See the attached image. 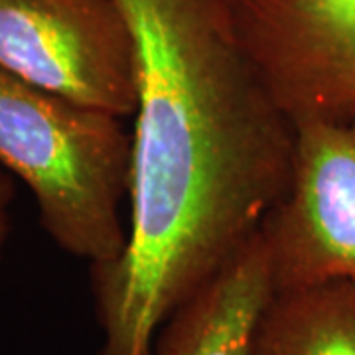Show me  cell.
<instances>
[{
  "mask_svg": "<svg viewBox=\"0 0 355 355\" xmlns=\"http://www.w3.org/2000/svg\"><path fill=\"white\" fill-rule=\"evenodd\" d=\"M130 164L123 116L0 71V166L32 191L42 227L65 253L103 265L125 251Z\"/></svg>",
  "mask_w": 355,
  "mask_h": 355,
  "instance_id": "cell-2",
  "label": "cell"
},
{
  "mask_svg": "<svg viewBox=\"0 0 355 355\" xmlns=\"http://www.w3.org/2000/svg\"><path fill=\"white\" fill-rule=\"evenodd\" d=\"M272 292L268 251L259 231L168 318L153 355H249Z\"/></svg>",
  "mask_w": 355,
  "mask_h": 355,
  "instance_id": "cell-6",
  "label": "cell"
},
{
  "mask_svg": "<svg viewBox=\"0 0 355 355\" xmlns=\"http://www.w3.org/2000/svg\"><path fill=\"white\" fill-rule=\"evenodd\" d=\"M243 46L292 125L355 116V0H235Z\"/></svg>",
  "mask_w": 355,
  "mask_h": 355,
  "instance_id": "cell-5",
  "label": "cell"
},
{
  "mask_svg": "<svg viewBox=\"0 0 355 355\" xmlns=\"http://www.w3.org/2000/svg\"><path fill=\"white\" fill-rule=\"evenodd\" d=\"M0 71L123 119L137 107L135 36L116 0H0Z\"/></svg>",
  "mask_w": 355,
  "mask_h": 355,
  "instance_id": "cell-3",
  "label": "cell"
},
{
  "mask_svg": "<svg viewBox=\"0 0 355 355\" xmlns=\"http://www.w3.org/2000/svg\"><path fill=\"white\" fill-rule=\"evenodd\" d=\"M249 355H355V282L272 292Z\"/></svg>",
  "mask_w": 355,
  "mask_h": 355,
  "instance_id": "cell-7",
  "label": "cell"
},
{
  "mask_svg": "<svg viewBox=\"0 0 355 355\" xmlns=\"http://www.w3.org/2000/svg\"><path fill=\"white\" fill-rule=\"evenodd\" d=\"M14 200L12 174L0 166V257L10 233V205Z\"/></svg>",
  "mask_w": 355,
  "mask_h": 355,
  "instance_id": "cell-8",
  "label": "cell"
},
{
  "mask_svg": "<svg viewBox=\"0 0 355 355\" xmlns=\"http://www.w3.org/2000/svg\"><path fill=\"white\" fill-rule=\"evenodd\" d=\"M292 127L291 182L261 227L275 291L355 282V116Z\"/></svg>",
  "mask_w": 355,
  "mask_h": 355,
  "instance_id": "cell-4",
  "label": "cell"
},
{
  "mask_svg": "<svg viewBox=\"0 0 355 355\" xmlns=\"http://www.w3.org/2000/svg\"><path fill=\"white\" fill-rule=\"evenodd\" d=\"M137 48L130 221L91 265L97 355H153L168 318L288 188L294 127L243 46L235 0H116Z\"/></svg>",
  "mask_w": 355,
  "mask_h": 355,
  "instance_id": "cell-1",
  "label": "cell"
}]
</instances>
